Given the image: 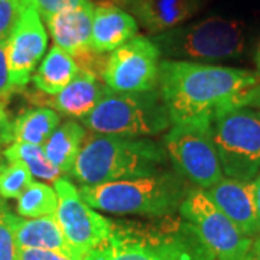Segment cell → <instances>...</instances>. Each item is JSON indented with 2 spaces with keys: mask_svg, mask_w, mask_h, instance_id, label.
Here are the masks:
<instances>
[{
  "mask_svg": "<svg viewBox=\"0 0 260 260\" xmlns=\"http://www.w3.org/2000/svg\"><path fill=\"white\" fill-rule=\"evenodd\" d=\"M15 90L16 87L10 81L8 55H6V41H0V103L6 102Z\"/></svg>",
  "mask_w": 260,
  "mask_h": 260,
  "instance_id": "obj_27",
  "label": "cell"
},
{
  "mask_svg": "<svg viewBox=\"0 0 260 260\" xmlns=\"http://www.w3.org/2000/svg\"><path fill=\"white\" fill-rule=\"evenodd\" d=\"M110 2H113V0H110Z\"/></svg>",
  "mask_w": 260,
  "mask_h": 260,
  "instance_id": "obj_34",
  "label": "cell"
},
{
  "mask_svg": "<svg viewBox=\"0 0 260 260\" xmlns=\"http://www.w3.org/2000/svg\"><path fill=\"white\" fill-rule=\"evenodd\" d=\"M85 136L87 133L83 124L75 120H67L54 130L42 149L51 164L61 172H71L81 152Z\"/></svg>",
  "mask_w": 260,
  "mask_h": 260,
  "instance_id": "obj_20",
  "label": "cell"
},
{
  "mask_svg": "<svg viewBox=\"0 0 260 260\" xmlns=\"http://www.w3.org/2000/svg\"><path fill=\"white\" fill-rule=\"evenodd\" d=\"M138 34V22L129 12L110 0L94 3L93 32L90 47L94 52L106 54L126 44Z\"/></svg>",
  "mask_w": 260,
  "mask_h": 260,
  "instance_id": "obj_16",
  "label": "cell"
},
{
  "mask_svg": "<svg viewBox=\"0 0 260 260\" xmlns=\"http://www.w3.org/2000/svg\"><path fill=\"white\" fill-rule=\"evenodd\" d=\"M58 195L52 186L34 181L18 197V214L23 218H38L45 215H55Z\"/></svg>",
  "mask_w": 260,
  "mask_h": 260,
  "instance_id": "obj_23",
  "label": "cell"
},
{
  "mask_svg": "<svg viewBox=\"0 0 260 260\" xmlns=\"http://www.w3.org/2000/svg\"><path fill=\"white\" fill-rule=\"evenodd\" d=\"M160 51L152 38L135 37L107 56L103 81L119 93H142L158 85Z\"/></svg>",
  "mask_w": 260,
  "mask_h": 260,
  "instance_id": "obj_10",
  "label": "cell"
},
{
  "mask_svg": "<svg viewBox=\"0 0 260 260\" xmlns=\"http://www.w3.org/2000/svg\"><path fill=\"white\" fill-rule=\"evenodd\" d=\"M30 2L37 8L38 12L44 16V19H47L48 16L54 15L59 10L78 6L85 0H30Z\"/></svg>",
  "mask_w": 260,
  "mask_h": 260,
  "instance_id": "obj_28",
  "label": "cell"
},
{
  "mask_svg": "<svg viewBox=\"0 0 260 260\" xmlns=\"http://www.w3.org/2000/svg\"><path fill=\"white\" fill-rule=\"evenodd\" d=\"M160 55L168 58L217 61L237 58L246 45V26L242 20L211 16L179 26L152 38Z\"/></svg>",
  "mask_w": 260,
  "mask_h": 260,
  "instance_id": "obj_6",
  "label": "cell"
},
{
  "mask_svg": "<svg viewBox=\"0 0 260 260\" xmlns=\"http://www.w3.org/2000/svg\"><path fill=\"white\" fill-rule=\"evenodd\" d=\"M93 15L94 3L85 0L78 6L59 10L45 19L55 45L62 48L74 59L91 49Z\"/></svg>",
  "mask_w": 260,
  "mask_h": 260,
  "instance_id": "obj_15",
  "label": "cell"
},
{
  "mask_svg": "<svg viewBox=\"0 0 260 260\" xmlns=\"http://www.w3.org/2000/svg\"><path fill=\"white\" fill-rule=\"evenodd\" d=\"M55 192L58 195L56 221L68 244L84 259L109 237L112 221L95 213L67 178L56 179Z\"/></svg>",
  "mask_w": 260,
  "mask_h": 260,
  "instance_id": "obj_11",
  "label": "cell"
},
{
  "mask_svg": "<svg viewBox=\"0 0 260 260\" xmlns=\"http://www.w3.org/2000/svg\"><path fill=\"white\" fill-rule=\"evenodd\" d=\"M208 198L247 237L260 234V217L254 198V184L225 177L208 189Z\"/></svg>",
  "mask_w": 260,
  "mask_h": 260,
  "instance_id": "obj_13",
  "label": "cell"
},
{
  "mask_svg": "<svg viewBox=\"0 0 260 260\" xmlns=\"http://www.w3.org/2000/svg\"><path fill=\"white\" fill-rule=\"evenodd\" d=\"M10 142H13L12 123L5 112V103H0V149Z\"/></svg>",
  "mask_w": 260,
  "mask_h": 260,
  "instance_id": "obj_29",
  "label": "cell"
},
{
  "mask_svg": "<svg viewBox=\"0 0 260 260\" xmlns=\"http://www.w3.org/2000/svg\"><path fill=\"white\" fill-rule=\"evenodd\" d=\"M239 106H244V107H251L260 110V83L256 84L254 87H251L250 90H247L239 99Z\"/></svg>",
  "mask_w": 260,
  "mask_h": 260,
  "instance_id": "obj_30",
  "label": "cell"
},
{
  "mask_svg": "<svg viewBox=\"0 0 260 260\" xmlns=\"http://www.w3.org/2000/svg\"><path fill=\"white\" fill-rule=\"evenodd\" d=\"M243 260H260V234L251 242L250 249Z\"/></svg>",
  "mask_w": 260,
  "mask_h": 260,
  "instance_id": "obj_31",
  "label": "cell"
},
{
  "mask_svg": "<svg viewBox=\"0 0 260 260\" xmlns=\"http://www.w3.org/2000/svg\"><path fill=\"white\" fill-rule=\"evenodd\" d=\"M184 179L175 172L83 185L78 192L90 207L112 214L162 217L175 214L186 197Z\"/></svg>",
  "mask_w": 260,
  "mask_h": 260,
  "instance_id": "obj_4",
  "label": "cell"
},
{
  "mask_svg": "<svg viewBox=\"0 0 260 260\" xmlns=\"http://www.w3.org/2000/svg\"><path fill=\"white\" fill-rule=\"evenodd\" d=\"M59 114L49 107L25 110L12 123L13 142L44 146L54 130L59 126Z\"/></svg>",
  "mask_w": 260,
  "mask_h": 260,
  "instance_id": "obj_21",
  "label": "cell"
},
{
  "mask_svg": "<svg viewBox=\"0 0 260 260\" xmlns=\"http://www.w3.org/2000/svg\"><path fill=\"white\" fill-rule=\"evenodd\" d=\"M83 126L102 135L153 136L171 123L167 107L156 90L142 93H119L104 87L102 97Z\"/></svg>",
  "mask_w": 260,
  "mask_h": 260,
  "instance_id": "obj_5",
  "label": "cell"
},
{
  "mask_svg": "<svg viewBox=\"0 0 260 260\" xmlns=\"http://www.w3.org/2000/svg\"><path fill=\"white\" fill-rule=\"evenodd\" d=\"M213 140L225 177L251 182L260 172V110L236 106L217 113Z\"/></svg>",
  "mask_w": 260,
  "mask_h": 260,
  "instance_id": "obj_7",
  "label": "cell"
},
{
  "mask_svg": "<svg viewBox=\"0 0 260 260\" xmlns=\"http://www.w3.org/2000/svg\"><path fill=\"white\" fill-rule=\"evenodd\" d=\"M179 214L194 225L214 260H243L250 249L251 237L243 234L201 188L188 191Z\"/></svg>",
  "mask_w": 260,
  "mask_h": 260,
  "instance_id": "obj_9",
  "label": "cell"
},
{
  "mask_svg": "<svg viewBox=\"0 0 260 260\" xmlns=\"http://www.w3.org/2000/svg\"><path fill=\"white\" fill-rule=\"evenodd\" d=\"M47 44L48 37L41 22V15L30 2L6 41L10 81L16 88L25 87L30 81Z\"/></svg>",
  "mask_w": 260,
  "mask_h": 260,
  "instance_id": "obj_12",
  "label": "cell"
},
{
  "mask_svg": "<svg viewBox=\"0 0 260 260\" xmlns=\"http://www.w3.org/2000/svg\"><path fill=\"white\" fill-rule=\"evenodd\" d=\"M253 184H254V198H256V207H257V213H259V217H260V172H259V175L254 178Z\"/></svg>",
  "mask_w": 260,
  "mask_h": 260,
  "instance_id": "obj_32",
  "label": "cell"
},
{
  "mask_svg": "<svg viewBox=\"0 0 260 260\" xmlns=\"http://www.w3.org/2000/svg\"><path fill=\"white\" fill-rule=\"evenodd\" d=\"M30 0H0V41H8Z\"/></svg>",
  "mask_w": 260,
  "mask_h": 260,
  "instance_id": "obj_26",
  "label": "cell"
},
{
  "mask_svg": "<svg viewBox=\"0 0 260 260\" xmlns=\"http://www.w3.org/2000/svg\"><path fill=\"white\" fill-rule=\"evenodd\" d=\"M254 62H256V68H257V73L256 74L259 75L260 78V39L259 44H257V48H256V54H254Z\"/></svg>",
  "mask_w": 260,
  "mask_h": 260,
  "instance_id": "obj_33",
  "label": "cell"
},
{
  "mask_svg": "<svg viewBox=\"0 0 260 260\" xmlns=\"http://www.w3.org/2000/svg\"><path fill=\"white\" fill-rule=\"evenodd\" d=\"M104 87L106 85H102L99 81V75L80 68L74 80L61 93L44 97L41 102L51 106L56 113L81 120L95 107Z\"/></svg>",
  "mask_w": 260,
  "mask_h": 260,
  "instance_id": "obj_18",
  "label": "cell"
},
{
  "mask_svg": "<svg viewBox=\"0 0 260 260\" xmlns=\"http://www.w3.org/2000/svg\"><path fill=\"white\" fill-rule=\"evenodd\" d=\"M5 158L9 162H20L25 167L29 168L34 177L41 178L48 182H55L58 178H61V171L51 164L47 158L42 146L23 143V142H13L9 148L3 152Z\"/></svg>",
  "mask_w": 260,
  "mask_h": 260,
  "instance_id": "obj_22",
  "label": "cell"
},
{
  "mask_svg": "<svg viewBox=\"0 0 260 260\" xmlns=\"http://www.w3.org/2000/svg\"><path fill=\"white\" fill-rule=\"evenodd\" d=\"M15 239L19 250L52 251L70 260H84L68 244L55 215L15 218Z\"/></svg>",
  "mask_w": 260,
  "mask_h": 260,
  "instance_id": "obj_17",
  "label": "cell"
},
{
  "mask_svg": "<svg viewBox=\"0 0 260 260\" xmlns=\"http://www.w3.org/2000/svg\"><path fill=\"white\" fill-rule=\"evenodd\" d=\"M213 121L174 124L164 136V148L177 172L201 189H208L224 178L214 146Z\"/></svg>",
  "mask_w": 260,
  "mask_h": 260,
  "instance_id": "obj_8",
  "label": "cell"
},
{
  "mask_svg": "<svg viewBox=\"0 0 260 260\" xmlns=\"http://www.w3.org/2000/svg\"><path fill=\"white\" fill-rule=\"evenodd\" d=\"M259 83L256 73L232 67L172 59L159 64V93L172 124L213 121Z\"/></svg>",
  "mask_w": 260,
  "mask_h": 260,
  "instance_id": "obj_1",
  "label": "cell"
},
{
  "mask_svg": "<svg viewBox=\"0 0 260 260\" xmlns=\"http://www.w3.org/2000/svg\"><path fill=\"white\" fill-rule=\"evenodd\" d=\"M15 218L16 215L0 197V260H20L15 239Z\"/></svg>",
  "mask_w": 260,
  "mask_h": 260,
  "instance_id": "obj_25",
  "label": "cell"
},
{
  "mask_svg": "<svg viewBox=\"0 0 260 260\" xmlns=\"http://www.w3.org/2000/svg\"><path fill=\"white\" fill-rule=\"evenodd\" d=\"M78 70L74 58L62 48L54 45L37 67L30 80L39 91L47 95H56L74 80Z\"/></svg>",
  "mask_w": 260,
  "mask_h": 260,
  "instance_id": "obj_19",
  "label": "cell"
},
{
  "mask_svg": "<svg viewBox=\"0 0 260 260\" xmlns=\"http://www.w3.org/2000/svg\"><path fill=\"white\" fill-rule=\"evenodd\" d=\"M32 182V172L20 162H9L0 167V197L3 200L18 198Z\"/></svg>",
  "mask_w": 260,
  "mask_h": 260,
  "instance_id": "obj_24",
  "label": "cell"
},
{
  "mask_svg": "<svg viewBox=\"0 0 260 260\" xmlns=\"http://www.w3.org/2000/svg\"><path fill=\"white\" fill-rule=\"evenodd\" d=\"M165 148L150 139L93 133L85 136L71 175L83 185L152 177L165 172Z\"/></svg>",
  "mask_w": 260,
  "mask_h": 260,
  "instance_id": "obj_3",
  "label": "cell"
},
{
  "mask_svg": "<svg viewBox=\"0 0 260 260\" xmlns=\"http://www.w3.org/2000/svg\"><path fill=\"white\" fill-rule=\"evenodd\" d=\"M84 260H214L185 218L169 214L148 221H112L109 237Z\"/></svg>",
  "mask_w": 260,
  "mask_h": 260,
  "instance_id": "obj_2",
  "label": "cell"
},
{
  "mask_svg": "<svg viewBox=\"0 0 260 260\" xmlns=\"http://www.w3.org/2000/svg\"><path fill=\"white\" fill-rule=\"evenodd\" d=\"M129 12L149 34L159 35L178 28L201 9L203 0H113Z\"/></svg>",
  "mask_w": 260,
  "mask_h": 260,
  "instance_id": "obj_14",
  "label": "cell"
}]
</instances>
